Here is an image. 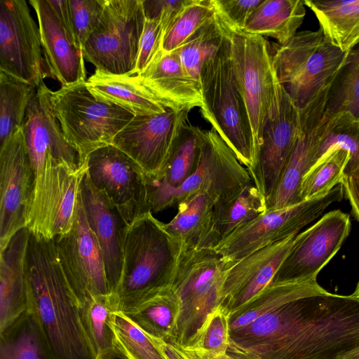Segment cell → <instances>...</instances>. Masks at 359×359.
I'll use <instances>...</instances> for the list:
<instances>
[{"instance_id":"1","label":"cell","mask_w":359,"mask_h":359,"mask_svg":"<svg viewBox=\"0 0 359 359\" xmlns=\"http://www.w3.org/2000/svg\"><path fill=\"white\" fill-rule=\"evenodd\" d=\"M359 348V299L327 291L289 301L230 331L229 348L259 359H344Z\"/></svg>"},{"instance_id":"2","label":"cell","mask_w":359,"mask_h":359,"mask_svg":"<svg viewBox=\"0 0 359 359\" xmlns=\"http://www.w3.org/2000/svg\"><path fill=\"white\" fill-rule=\"evenodd\" d=\"M25 271L29 311L34 315L53 359H97L53 240L30 233Z\"/></svg>"},{"instance_id":"3","label":"cell","mask_w":359,"mask_h":359,"mask_svg":"<svg viewBox=\"0 0 359 359\" xmlns=\"http://www.w3.org/2000/svg\"><path fill=\"white\" fill-rule=\"evenodd\" d=\"M184 250L182 243L151 212L133 221L123 242L121 273L115 293L119 311L128 313L172 286Z\"/></svg>"},{"instance_id":"4","label":"cell","mask_w":359,"mask_h":359,"mask_svg":"<svg viewBox=\"0 0 359 359\" xmlns=\"http://www.w3.org/2000/svg\"><path fill=\"white\" fill-rule=\"evenodd\" d=\"M224 27L225 36L220 48L202 66L200 109L203 117L241 163L249 169L255 161L253 135L247 107L235 77L231 41Z\"/></svg>"},{"instance_id":"5","label":"cell","mask_w":359,"mask_h":359,"mask_svg":"<svg viewBox=\"0 0 359 359\" xmlns=\"http://www.w3.org/2000/svg\"><path fill=\"white\" fill-rule=\"evenodd\" d=\"M278 81L295 106L302 109L328 88L346 53L332 44L322 29L297 32L287 42H269Z\"/></svg>"},{"instance_id":"6","label":"cell","mask_w":359,"mask_h":359,"mask_svg":"<svg viewBox=\"0 0 359 359\" xmlns=\"http://www.w3.org/2000/svg\"><path fill=\"white\" fill-rule=\"evenodd\" d=\"M224 25L231 41L235 77L251 124L256 158L266 123L280 112L283 88L273 65L269 41Z\"/></svg>"},{"instance_id":"7","label":"cell","mask_w":359,"mask_h":359,"mask_svg":"<svg viewBox=\"0 0 359 359\" xmlns=\"http://www.w3.org/2000/svg\"><path fill=\"white\" fill-rule=\"evenodd\" d=\"M230 265L213 248H184L172 283L180 305L173 340L187 347L207 316L220 305V291Z\"/></svg>"},{"instance_id":"8","label":"cell","mask_w":359,"mask_h":359,"mask_svg":"<svg viewBox=\"0 0 359 359\" xmlns=\"http://www.w3.org/2000/svg\"><path fill=\"white\" fill-rule=\"evenodd\" d=\"M50 100L65 137L85 161L94 150L112 144L117 133L134 117L124 109L96 98L86 81L52 91Z\"/></svg>"},{"instance_id":"9","label":"cell","mask_w":359,"mask_h":359,"mask_svg":"<svg viewBox=\"0 0 359 359\" xmlns=\"http://www.w3.org/2000/svg\"><path fill=\"white\" fill-rule=\"evenodd\" d=\"M248 170L212 128L202 130L200 151L194 172L177 187L147 189L151 212L175 206L198 194L217 200L252 183Z\"/></svg>"},{"instance_id":"10","label":"cell","mask_w":359,"mask_h":359,"mask_svg":"<svg viewBox=\"0 0 359 359\" xmlns=\"http://www.w3.org/2000/svg\"><path fill=\"white\" fill-rule=\"evenodd\" d=\"M144 20L143 0H107L84 59L105 73L133 74Z\"/></svg>"},{"instance_id":"11","label":"cell","mask_w":359,"mask_h":359,"mask_svg":"<svg viewBox=\"0 0 359 359\" xmlns=\"http://www.w3.org/2000/svg\"><path fill=\"white\" fill-rule=\"evenodd\" d=\"M341 184L323 196L266 211L214 248L230 264L270 245L297 235L344 196Z\"/></svg>"},{"instance_id":"12","label":"cell","mask_w":359,"mask_h":359,"mask_svg":"<svg viewBox=\"0 0 359 359\" xmlns=\"http://www.w3.org/2000/svg\"><path fill=\"white\" fill-rule=\"evenodd\" d=\"M51 93L43 82L36 87L22 126L34 172L33 187L55 166L63 165L74 172L86 170V161L67 141L53 112Z\"/></svg>"},{"instance_id":"13","label":"cell","mask_w":359,"mask_h":359,"mask_svg":"<svg viewBox=\"0 0 359 359\" xmlns=\"http://www.w3.org/2000/svg\"><path fill=\"white\" fill-rule=\"evenodd\" d=\"M86 163L92 184L106 195L129 224L151 212L146 175L126 153L113 144L107 145L89 154Z\"/></svg>"},{"instance_id":"14","label":"cell","mask_w":359,"mask_h":359,"mask_svg":"<svg viewBox=\"0 0 359 359\" xmlns=\"http://www.w3.org/2000/svg\"><path fill=\"white\" fill-rule=\"evenodd\" d=\"M39 26L25 0H0V71L32 86L47 77Z\"/></svg>"},{"instance_id":"15","label":"cell","mask_w":359,"mask_h":359,"mask_svg":"<svg viewBox=\"0 0 359 359\" xmlns=\"http://www.w3.org/2000/svg\"><path fill=\"white\" fill-rule=\"evenodd\" d=\"M351 230L350 217L330 211L298 233L271 283L316 281L319 272L337 254Z\"/></svg>"},{"instance_id":"16","label":"cell","mask_w":359,"mask_h":359,"mask_svg":"<svg viewBox=\"0 0 359 359\" xmlns=\"http://www.w3.org/2000/svg\"><path fill=\"white\" fill-rule=\"evenodd\" d=\"M53 240L64 273L79 304L93 296L112 293L102 253L87 222L80 194L72 229Z\"/></svg>"},{"instance_id":"17","label":"cell","mask_w":359,"mask_h":359,"mask_svg":"<svg viewBox=\"0 0 359 359\" xmlns=\"http://www.w3.org/2000/svg\"><path fill=\"white\" fill-rule=\"evenodd\" d=\"M189 112L167 108L160 114L134 116L117 133L112 144L132 158L146 177H155L163 168L187 124Z\"/></svg>"},{"instance_id":"18","label":"cell","mask_w":359,"mask_h":359,"mask_svg":"<svg viewBox=\"0 0 359 359\" xmlns=\"http://www.w3.org/2000/svg\"><path fill=\"white\" fill-rule=\"evenodd\" d=\"M34 183V172L22 128L0 147V250L20 229Z\"/></svg>"},{"instance_id":"19","label":"cell","mask_w":359,"mask_h":359,"mask_svg":"<svg viewBox=\"0 0 359 359\" xmlns=\"http://www.w3.org/2000/svg\"><path fill=\"white\" fill-rule=\"evenodd\" d=\"M328 88L308 106L299 109V134L280 180L266 201V211L301 202L299 191L302 179L317 161V150L327 126L325 105Z\"/></svg>"},{"instance_id":"20","label":"cell","mask_w":359,"mask_h":359,"mask_svg":"<svg viewBox=\"0 0 359 359\" xmlns=\"http://www.w3.org/2000/svg\"><path fill=\"white\" fill-rule=\"evenodd\" d=\"M299 109L283 89L280 112L266 123L255 163L247 169L266 201L285 168L299 134Z\"/></svg>"},{"instance_id":"21","label":"cell","mask_w":359,"mask_h":359,"mask_svg":"<svg viewBox=\"0 0 359 359\" xmlns=\"http://www.w3.org/2000/svg\"><path fill=\"white\" fill-rule=\"evenodd\" d=\"M296 236L263 248L229 266L220 291V305L229 315L251 301L272 282Z\"/></svg>"},{"instance_id":"22","label":"cell","mask_w":359,"mask_h":359,"mask_svg":"<svg viewBox=\"0 0 359 359\" xmlns=\"http://www.w3.org/2000/svg\"><path fill=\"white\" fill-rule=\"evenodd\" d=\"M79 194L87 222L101 249L107 281L116 293L122 267V246L129 224L106 195L96 189L86 173Z\"/></svg>"},{"instance_id":"23","label":"cell","mask_w":359,"mask_h":359,"mask_svg":"<svg viewBox=\"0 0 359 359\" xmlns=\"http://www.w3.org/2000/svg\"><path fill=\"white\" fill-rule=\"evenodd\" d=\"M36 15L47 77L62 86L86 81L84 57L48 0H30Z\"/></svg>"},{"instance_id":"24","label":"cell","mask_w":359,"mask_h":359,"mask_svg":"<svg viewBox=\"0 0 359 359\" xmlns=\"http://www.w3.org/2000/svg\"><path fill=\"white\" fill-rule=\"evenodd\" d=\"M137 75L165 108L190 111L202 105L200 82L186 72L174 51L161 50Z\"/></svg>"},{"instance_id":"25","label":"cell","mask_w":359,"mask_h":359,"mask_svg":"<svg viewBox=\"0 0 359 359\" xmlns=\"http://www.w3.org/2000/svg\"><path fill=\"white\" fill-rule=\"evenodd\" d=\"M29 236L25 227L0 250V332L29 311L25 259Z\"/></svg>"},{"instance_id":"26","label":"cell","mask_w":359,"mask_h":359,"mask_svg":"<svg viewBox=\"0 0 359 359\" xmlns=\"http://www.w3.org/2000/svg\"><path fill=\"white\" fill-rule=\"evenodd\" d=\"M86 85L96 98L134 116L160 114L167 109L137 74H114L96 69L86 80Z\"/></svg>"},{"instance_id":"27","label":"cell","mask_w":359,"mask_h":359,"mask_svg":"<svg viewBox=\"0 0 359 359\" xmlns=\"http://www.w3.org/2000/svg\"><path fill=\"white\" fill-rule=\"evenodd\" d=\"M266 211V198L253 182L218 199L213 210L212 248Z\"/></svg>"},{"instance_id":"28","label":"cell","mask_w":359,"mask_h":359,"mask_svg":"<svg viewBox=\"0 0 359 359\" xmlns=\"http://www.w3.org/2000/svg\"><path fill=\"white\" fill-rule=\"evenodd\" d=\"M217 200L207 194L187 198L177 205V213L168 223L167 231L180 240L184 248H212L213 210Z\"/></svg>"},{"instance_id":"29","label":"cell","mask_w":359,"mask_h":359,"mask_svg":"<svg viewBox=\"0 0 359 359\" xmlns=\"http://www.w3.org/2000/svg\"><path fill=\"white\" fill-rule=\"evenodd\" d=\"M305 15L304 1L263 0L250 16L243 31L273 38L282 44L296 34Z\"/></svg>"},{"instance_id":"30","label":"cell","mask_w":359,"mask_h":359,"mask_svg":"<svg viewBox=\"0 0 359 359\" xmlns=\"http://www.w3.org/2000/svg\"><path fill=\"white\" fill-rule=\"evenodd\" d=\"M334 46L347 52L359 43V0L304 1Z\"/></svg>"},{"instance_id":"31","label":"cell","mask_w":359,"mask_h":359,"mask_svg":"<svg viewBox=\"0 0 359 359\" xmlns=\"http://www.w3.org/2000/svg\"><path fill=\"white\" fill-rule=\"evenodd\" d=\"M180 312L172 287L161 290L133 311L123 313L149 335L164 341L173 339Z\"/></svg>"},{"instance_id":"32","label":"cell","mask_w":359,"mask_h":359,"mask_svg":"<svg viewBox=\"0 0 359 359\" xmlns=\"http://www.w3.org/2000/svg\"><path fill=\"white\" fill-rule=\"evenodd\" d=\"M326 291L317 281L271 283L251 301L229 315L230 331L250 324L289 301Z\"/></svg>"},{"instance_id":"33","label":"cell","mask_w":359,"mask_h":359,"mask_svg":"<svg viewBox=\"0 0 359 359\" xmlns=\"http://www.w3.org/2000/svg\"><path fill=\"white\" fill-rule=\"evenodd\" d=\"M202 129L187 124L178 136L161 172L146 177L147 187H177L194 172L198 159Z\"/></svg>"},{"instance_id":"34","label":"cell","mask_w":359,"mask_h":359,"mask_svg":"<svg viewBox=\"0 0 359 359\" xmlns=\"http://www.w3.org/2000/svg\"><path fill=\"white\" fill-rule=\"evenodd\" d=\"M86 333L97 356L116 348L114 323L119 311L115 293L93 296L79 304Z\"/></svg>"},{"instance_id":"35","label":"cell","mask_w":359,"mask_h":359,"mask_svg":"<svg viewBox=\"0 0 359 359\" xmlns=\"http://www.w3.org/2000/svg\"><path fill=\"white\" fill-rule=\"evenodd\" d=\"M0 359H53L31 311L0 332Z\"/></svg>"},{"instance_id":"36","label":"cell","mask_w":359,"mask_h":359,"mask_svg":"<svg viewBox=\"0 0 359 359\" xmlns=\"http://www.w3.org/2000/svg\"><path fill=\"white\" fill-rule=\"evenodd\" d=\"M325 110L330 114L348 113L359 121V43L347 51L329 87Z\"/></svg>"},{"instance_id":"37","label":"cell","mask_w":359,"mask_h":359,"mask_svg":"<svg viewBox=\"0 0 359 359\" xmlns=\"http://www.w3.org/2000/svg\"><path fill=\"white\" fill-rule=\"evenodd\" d=\"M36 87L0 71V147L22 128Z\"/></svg>"},{"instance_id":"38","label":"cell","mask_w":359,"mask_h":359,"mask_svg":"<svg viewBox=\"0 0 359 359\" xmlns=\"http://www.w3.org/2000/svg\"><path fill=\"white\" fill-rule=\"evenodd\" d=\"M224 36V25L215 13L212 19L174 52L186 72L200 82L202 66L218 50Z\"/></svg>"},{"instance_id":"39","label":"cell","mask_w":359,"mask_h":359,"mask_svg":"<svg viewBox=\"0 0 359 359\" xmlns=\"http://www.w3.org/2000/svg\"><path fill=\"white\" fill-rule=\"evenodd\" d=\"M349 159V153L340 148H334L321 157L302 179L300 201L326 195L341 184Z\"/></svg>"},{"instance_id":"40","label":"cell","mask_w":359,"mask_h":359,"mask_svg":"<svg viewBox=\"0 0 359 359\" xmlns=\"http://www.w3.org/2000/svg\"><path fill=\"white\" fill-rule=\"evenodd\" d=\"M325 114L327 122L317 150V161L334 148L343 149L350 154L344 174L348 173L359 163V121L348 113L330 114L325 110Z\"/></svg>"},{"instance_id":"41","label":"cell","mask_w":359,"mask_h":359,"mask_svg":"<svg viewBox=\"0 0 359 359\" xmlns=\"http://www.w3.org/2000/svg\"><path fill=\"white\" fill-rule=\"evenodd\" d=\"M114 329L116 347L127 359H169L162 339L149 335L120 311L116 313Z\"/></svg>"},{"instance_id":"42","label":"cell","mask_w":359,"mask_h":359,"mask_svg":"<svg viewBox=\"0 0 359 359\" xmlns=\"http://www.w3.org/2000/svg\"><path fill=\"white\" fill-rule=\"evenodd\" d=\"M215 15L211 0H191L165 33L161 50L166 53L173 52Z\"/></svg>"},{"instance_id":"43","label":"cell","mask_w":359,"mask_h":359,"mask_svg":"<svg viewBox=\"0 0 359 359\" xmlns=\"http://www.w3.org/2000/svg\"><path fill=\"white\" fill-rule=\"evenodd\" d=\"M230 344L229 315L219 305L206 318L187 350L212 355L226 354Z\"/></svg>"},{"instance_id":"44","label":"cell","mask_w":359,"mask_h":359,"mask_svg":"<svg viewBox=\"0 0 359 359\" xmlns=\"http://www.w3.org/2000/svg\"><path fill=\"white\" fill-rule=\"evenodd\" d=\"M75 44L81 50L96 27L107 0H68Z\"/></svg>"},{"instance_id":"45","label":"cell","mask_w":359,"mask_h":359,"mask_svg":"<svg viewBox=\"0 0 359 359\" xmlns=\"http://www.w3.org/2000/svg\"><path fill=\"white\" fill-rule=\"evenodd\" d=\"M215 13L229 28L243 31L250 16L263 0H211Z\"/></svg>"},{"instance_id":"46","label":"cell","mask_w":359,"mask_h":359,"mask_svg":"<svg viewBox=\"0 0 359 359\" xmlns=\"http://www.w3.org/2000/svg\"><path fill=\"white\" fill-rule=\"evenodd\" d=\"M162 41L163 34L160 19L145 17L133 74H140L147 67L157 53L161 50Z\"/></svg>"},{"instance_id":"47","label":"cell","mask_w":359,"mask_h":359,"mask_svg":"<svg viewBox=\"0 0 359 359\" xmlns=\"http://www.w3.org/2000/svg\"><path fill=\"white\" fill-rule=\"evenodd\" d=\"M190 1L191 0H143L144 15L146 18H149L160 19L163 39L170 27L189 4Z\"/></svg>"},{"instance_id":"48","label":"cell","mask_w":359,"mask_h":359,"mask_svg":"<svg viewBox=\"0 0 359 359\" xmlns=\"http://www.w3.org/2000/svg\"><path fill=\"white\" fill-rule=\"evenodd\" d=\"M341 184L351 204L352 213L359 222V163L354 170L344 175Z\"/></svg>"},{"instance_id":"49","label":"cell","mask_w":359,"mask_h":359,"mask_svg":"<svg viewBox=\"0 0 359 359\" xmlns=\"http://www.w3.org/2000/svg\"><path fill=\"white\" fill-rule=\"evenodd\" d=\"M50 5L57 15L61 23L67 31L69 34L72 37L74 41V36L72 28L70 11L68 0H48ZM75 43V42H74Z\"/></svg>"},{"instance_id":"50","label":"cell","mask_w":359,"mask_h":359,"mask_svg":"<svg viewBox=\"0 0 359 359\" xmlns=\"http://www.w3.org/2000/svg\"><path fill=\"white\" fill-rule=\"evenodd\" d=\"M162 344L169 359H196L190 351L173 340H162Z\"/></svg>"},{"instance_id":"51","label":"cell","mask_w":359,"mask_h":359,"mask_svg":"<svg viewBox=\"0 0 359 359\" xmlns=\"http://www.w3.org/2000/svg\"><path fill=\"white\" fill-rule=\"evenodd\" d=\"M227 359H259L251 354L229 348L226 353Z\"/></svg>"},{"instance_id":"52","label":"cell","mask_w":359,"mask_h":359,"mask_svg":"<svg viewBox=\"0 0 359 359\" xmlns=\"http://www.w3.org/2000/svg\"><path fill=\"white\" fill-rule=\"evenodd\" d=\"M97 359H127L126 356L117 348L109 353L99 355Z\"/></svg>"},{"instance_id":"53","label":"cell","mask_w":359,"mask_h":359,"mask_svg":"<svg viewBox=\"0 0 359 359\" xmlns=\"http://www.w3.org/2000/svg\"><path fill=\"white\" fill-rule=\"evenodd\" d=\"M190 352L195 356L196 359H227L226 354L212 355L198 352Z\"/></svg>"},{"instance_id":"54","label":"cell","mask_w":359,"mask_h":359,"mask_svg":"<svg viewBox=\"0 0 359 359\" xmlns=\"http://www.w3.org/2000/svg\"><path fill=\"white\" fill-rule=\"evenodd\" d=\"M344 359H359V348L347 354Z\"/></svg>"},{"instance_id":"55","label":"cell","mask_w":359,"mask_h":359,"mask_svg":"<svg viewBox=\"0 0 359 359\" xmlns=\"http://www.w3.org/2000/svg\"><path fill=\"white\" fill-rule=\"evenodd\" d=\"M351 295L357 299H359V280L358 282L355 291Z\"/></svg>"}]
</instances>
